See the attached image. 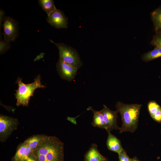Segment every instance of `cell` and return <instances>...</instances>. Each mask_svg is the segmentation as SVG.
I'll list each match as a JSON object with an SVG mask.
<instances>
[{
    "label": "cell",
    "instance_id": "cell-1",
    "mask_svg": "<svg viewBox=\"0 0 161 161\" xmlns=\"http://www.w3.org/2000/svg\"><path fill=\"white\" fill-rule=\"evenodd\" d=\"M32 153L37 161H64V143L55 136H47Z\"/></svg>",
    "mask_w": 161,
    "mask_h": 161
},
{
    "label": "cell",
    "instance_id": "cell-2",
    "mask_svg": "<svg viewBox=\"0 0 161 161\" xmlns=\"http://www.w3.org/2000/svg\"><path fill=\"white\" fill-rule=\"evenodd\" d=\"M141 104H128L118 102L116 104L117 111L121 115L122 124L119 133H133L137 129Z\"/></svg>",
    "mask_w": 161,
    "mask_h": 161
},
{
    "label": "cell",
    "instance_id": "cell-3",
    "mask_svg": "<svg viewBox=\"0 0 161 161\" xmlns=\"http://www.w3.org/2000/svg\"><path fill=\"white\" fill-rule=\"evenodd\" d=\"M40 75L35 79L34 81L28 84L24 83L22 81V78L18 77L16 81L18 88L16 90L15 94L16 99V105L18 106L22 105L27 106L31 97L33 96L35 90L38 88H44L46 86L43 85L41 80Z\"/></svg>",
    "mask_w": 161,
    "mask_h": 161
},
{
    "label": "cell",
    "instance_id": "cell-4",
    "mask_svg": "<svg viewBox=\"0 0 161 161\" xmlns=\"http://www.w3.org/2000/svg\"><path fill=\"white\" fill-rule=\"evenodd\" d=\"M50 41L58 47L59 59L77 69L82 65L79 55L75 49L64 43H56L51 40Z\"/></svg>",
    "mask_w": 161,
    "mask_h": 161
},
{
    "label": "cell",
    "instance_id": "cell-5",
    "mask_svg": "<svg viewBox=\"0 0 161 161\" xmlns=\"http://www.w3.org/2000/svg\"><path fill=\"white\" fill-rule=\"evenodd\" d=\"M19 122L17 119L7 115H0V140L5 142L11 135L12 132L16 130Z\"/></svg>",
    "mask_w": 161,
    "mask_h": 161
},
{
    "label": "cell",
    "instance_id": "cell-6",
    "mask_svg": "<svg viewBox=\"0 0 161 161\" xmlns=\"http://www.w3.org/2000/svg\"><path fill=\"white\" fill-rule=\"evenodd\" d=\"M4 40L9 43L14 41L19 35V26L17 21L9 16H5L2 25Z\"/></svg>",
    "mask_w": 161,
    "mask_h": 161
},
{
    "label": "cell",
    "instance_id": "cell-7",
    "mask_svg": "<svg viewBox=\"0 0 161 161\" xmlns=\"http://www.w3.org/2000/svg\"><path fill=\"white\" fill-rule=\"evenodd\" d=\"M56 68L61 78L69 81L75 78L78 69L59 59L56 64Z\"/></svg>",
    "mask_w": 161,
    "mask_h": 161
},
{
    "label": "cell",
    "instance_id": "cell-8",
    "mask_svg": "<svg viewBox=\"0 0 161 161\" xmlns=\"http://www.w3.org/2000/svg\"><path fill=\"white\" fill-rule=\"evenodd\" d=\"M47 22L52 26L58 29L66 28L68 18L61 10L56 9L48 16Z\"/></svg>",
    "mask_w": 161,
    "mask_h": 161
},
{
    "label": "cell",
    "instance_id": "cell-9",
    "mask_svg": "<svg viewBox=\"0 0 161 161\" xmlns=\"http://www.w3.org/2000/svg\"><path fill=\"white\" fill-rule=\"evenodd\" d=\"M100 111L107 127V131L119 130L120 128L118 127L117 122V111L111 110L105 105H103V108Z\"/></svg>",
    "mask_w": 161,
    "mask_h": 161
},
{
    "label": "cell",
    "instance_id": "cell-10",
    "mask_svg": "<svg viewBox=\"0 0 161 161\" xmlns=\"http://www.w3.org/2000/svg\"><path fill=\"white\" fill-rule=\"evenodd\" d=\"M106 157L98 151L97 145L92 143L84 156V161H108Z\"/></svg>",
    "mask_w": 161,
    "mask_h": 161
},
{
    "label": "cell",
    "instance_id": "cell-11",
    "mask_svg": "<svg viewBox=\"0 0 161 161\" xmlns=\"http://www.w3.org/2000/svg\"><path fill=\"white\" fill-rule=\"evenodd\" d=\"M33 151L24 142L18 146L12 161H25L32 153Z\"/></svg>",
    "mask_w": 161,
    "mask_h": 161
},
{
    "label": "cell",
    "instance_id": "cell-12",
    "mask_svg": "<svg viewBox=\"0 0 161 161\" xmlns=\"http://www.w3.org/2000/svg\"><path fill=\"white\" fill-rule=\"evenodd\" d=\"M107 132L108 135L106 144L108 148L110 151L119 154L123 149L120 140L110 131Z\"/></svg>",
    "mask_w": 161,
    "mask_h": 161
},
{
    "label": "cell",
    "instance_id": "cell-13",
    "mask_svg": "<svg viewBox=\"0 0 161 161\" xmlns=\"http://www.w3.org/2000/svg\"><path fill=\"white\" fill-rule=\"evenodd\" d=\"M87 110H91L93 113V120L91 123L92 125L95 127L105 129L107 131V127L101 111H96L91 106L89 107Z\"/></svg>",
    "mask_w": 161,
    "mask_h": 161
},
{
    "label": "cell",
    "instance_id": "cell-14",
    "mask_svg": "<svg viewBox=\"0 0 161 161\" xmlns=\"http://www.w3.org/2000/svg\"><path fill=\"white\" fill-rule=\"evenodd\" d=\"M47 136L44 134L32 135L27 138L24 142L33 151L45 140Z\"/></svg>",
    "mask_w": 161,
    "mask_h": 161
},
{
    "label": "cell",
    "instance_id": "cell-15",
    "mask_svg": "<svg viewBox=\"0 0 161 161\" xmlns=\"http://www.w3.org/2000/svg\"><path fill=\"white\" fill-rule=\"evenodd\" d=\"M151 16L155 31L161 30V6L152 11Z\"/></svg>",
    "mask_w": 161,
    "mask_h": 161
},
{
    "label": "cell",
    "instance_id": "cell-16",
    "mask_svg": "<svg viewBox=\"0 0 161 161\" xmlns=\"http://www.w3.org/2000/svg\"><path fill=\"white\" fill-rule=\"evenodd\" d=\"M38 2L42 8L49 16L52 12L56 9L52 0H39Z\"/></svg>",
    "mask_w": 161,
    "mask_h": 161
},
{
    "label": "cell",
    "instance_id": "cell-17",
    "mask_svg": "<svg viewBox=\"0 0 161 161\" xmlns=\"http://www.w3.org/2000/svg\"><path fill=\"white\" fill-rule=\"evenodd\" d=\"M161 57L156 47L151 51L143 54L142 57V60L145 62H148L158 58Z\"/></svg>",
    "mask_w": 161,
    "mask_h": 161
},
{
    "label": "cell",
    "instance_id": "cell-18",
    "mask_svg": "<svg viewBox=\"0 0 161 161\" xmlns=\"http://www.w3.org/2000/svg\"><path fill=\"white\" fill-rule=\"evenodd\" d=\"M160 107V106L155 101H151L148 103V110L151 117Z\"/></svg>",
    "mask_w": 161,
    "mask_h": 161
},
{
    "label": "cell",
    "instance_id": "cell-19",
    "mask_svg": "<svg viewBox=\"0 0 161 161\" xmlns=\"http://www.w3.org/2000/svg\"><path fill=\"white\" fill-rule=\"evenodd\" d=\"M150 44L155 47H161V30L155 32V34L153 35Z\"/></svg>",
    "mask_w": 161,
    "mask_h": 161
},
{
    "label": "cell",
    "instance_id": "cell-20",
    "mask_svg": "<svg viewBox=\"0 0 161 161\" xmlns=\"http://www.w3.org/2000/svg\"><path fill=\"white\" fill-rule=\"evenodd\" d=\"M11 47L10 43L3 40L0 35V54H3L8 50Z\"/></svg>",
    "mask_w": 161,
    "mask_h": 161
},
{
    "label": "cell",
    "instance_id": "cell-21",
    "mask_svg": "<svg viewBox=\"0 0 161 161\" xmlns=\"http://www.w3.org/2000/svg\"><path fill=\"white\" fill-rule=\"evenodd\" d=\"M118 154L119 161H131V159L127 155L126 151L123 149Z\"/></svg>",
    "mask_w": 161,
    "mask_h": 161
},
{
    "label": "cell",
    "instance_id": "cell-22",
    "mask_svg": "<svg viewBox=\"0 0 161 161\" xmlns=\"http://www.w3.org/2000/svg\"><path fill=\"white\" fill-rule=\"evenodd\" d=\"M155 121L161 123V107H160L152 117Z\"/></svg>",
    "mask_w": 161,
    "mask_h": 161
},
{
    "label": "cell",
    "instance_id": "cell-23",
    "mask_svg": "<svg viewBox=\"0 0 161 161\" xmlns=\"http://www.w3.org/2000/svg\"><path fill=\"white\" fill-rule=\"evenodd\" d=\"M4 11L1 9L0 10V28H1V24L4 21L5 16Z\"/></svg>",
    "mask_w": 161,
    "mask_h": 161
},
{
    "label": "cell",
    "instance_id": "cell-24",
    "mask_svg": "<svg viewBox=\"0 0 161 161\" xmlns=\"http://www.w3.org/2000/svg\"><path fill=\"white\" fill-rule=\"evenodd\" d=\"M80 114L78 115L75 117H72L69 116H67V117L66 120L68 121L71 122L75 125H76L77 123L76 122V119L78 117Z\"/></svg>",
    "mask_w": 161,
    "mask_h": 161
},
{
    "label": "cell",
    "instance_id": "cell-25",
    "mask_svg": "<svg viewBox=\"0 0 161 161\" xmlns=\"http://www.w3.org/2000/svg\"><path fill=\"white\" fill-rule=\"evenodd\" d=\"M25 161H37L36 158L32 153Z\"/></svg>",
    "mask_w": 161,
    "mask_h": 161
},
{
    "label": "cell",
    "instance_id": "cell-26",
    "mask_svg": "<svg viewBox=\"0 0 161 161\" xmlns=\"http://www.w3.org/2000/svg\"><path fill=\"white\" fill-rule=\"evenodd\" d=\"M131 161H141L139 160L136 157H134L131 159Z\"/></svg>",
    "mask_w": 161,
    "mask_h": 161
},
{
    "label": "cell",
    "instance_id": "cell-27",
    "mask_svg": "<svg viewBox=\"0 0 161 161\" xmlns=\"http://www.w3.org/2000/svg\"><path fill=\"white\" fill-rule=\"evenodd\" d=\"M157 47L159 53L161 55V47Z\"/></svg>",
    "mask_w": 161,
    "mask_h": 161
}]
</instances>
